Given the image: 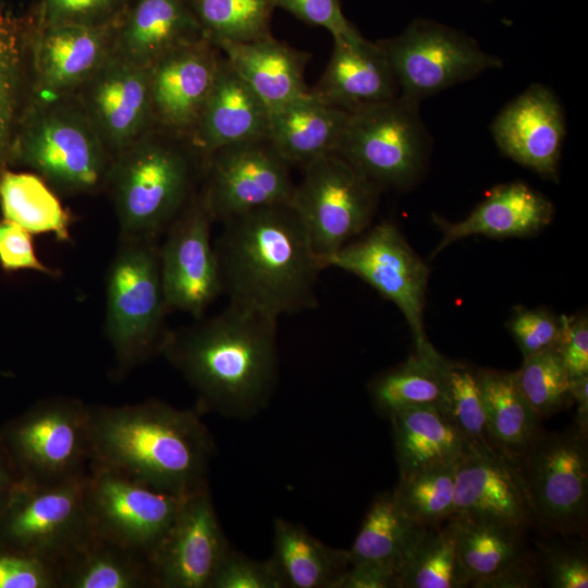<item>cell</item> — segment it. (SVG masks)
<instances>
[{
  "label": "cell",
  "instance_id": "1",
  "mask_svg": "<svg viewBox=\"0 0 588 588\" xmlns=\"http://www.w3.org/2000/svg\"><path fill=\"white\" fill-rule=\"evenodd\" d=\"M215 245L229 304L278 320L317 307L323 270L291 203L224 222Z\"/></svg>",
  "mask_w": 588,
  "mask_h": 588
},
{
  "label": "cell",
  "instance_id": "2",
  "mask_svg": "<svg viewBox=\"0 0 588 588\" xmlns=\"http://www.w3.org/2000/svg\"><path fill=\"white\" fill-rule=\"evenodd\" d=\"M275 319L228 305L215 317L168 332L161 353L197 394V409L248 418L277 383Z\"/></svg>",
  "mask_w": 588,
  "mask_h": 588
},
{
  "label": "cell",
  "instance_id": "3",
  "mask_svg": "<svg viewBox=\"0 0 588 588\" xmlns=\"http://www.w3.org/2000/svg\"><path fill=\"white\" fill-rule=\"evenodd\" d=\"M199 414L157 400L89 405V465L180 497L207 488L215 443Z\"/></svg>",
  "mask_w": 588,
  "mask_h": 588
},
{
  "label": "cell",
  "instance_id": "4",
  "mask_svg": "<svg viewBox=\"0 0 588 588\" xmlns=\"http://www.w3.org/2000/svg\"><path fill=\"white\" fill-rule=\"evenodd\" d=\"M167 313L156 238L121 236L107 275L105 319L119 373L161 353Z\"/></svg>",
  "mask_w": 588,
  "mask_h": 588
},
{
  "label": "cell",
  "instance_id": "5",
  "mask_svg": "<svg viewBox=\"0 0 588 588\" xmlns=\"http://www.w3.org/2000/svg\"><path fill=\"white\" fill-rule=\"evenodd\" d=\"M109 177L121 236L157 238L188 203L192 164L172 140L142 138L122 151Z\"/></svg>",
  "mask_w": 588,
  "mask_h": 588
},
{
  "label": "cell",
  "instance_id": "6",
  "mask_svg": "<svg viewBox=\"0 0 588 588\" xmlns=\"http://www.w3.org/2000/svg\"><path fill=\"white\" fill-rule=\"evenodd\" d=\"M88 413L81 400L49 397L0 427L23 483L52 485L88 471Z\"/></svg>",
  "mask_w": 588,
  "mask_h": 588
},
{
  "label": "cell",
  "instance_id": "7",
  "mask_svg": "<svg viewBox=\"0 0 588 588\" xmlns=\"http://www.w3.org/2000/svg\"><path fill=\"white\" fill-rule=\"evenodd\" d=\"M303 170L290 203L326 269L329 259L370 224L379 188L336 152Z\"/></svg>",
  "mask_w": 588,
  "mask_h": 588
},
{
  "label": "cell",
  "instance_id": "8",
  "mask_svg": "<svg viewBox=\"0 0 588 588\" xmlns=\"http://www.w3.org/2000/svg\"><path fill=\"white\" fill-rule=\"evenodd\" d=\"M336 154L379 189L411 186L427 154L418 103L397 96L350 112Z\"/></svg>",
  "mask_w": 588,
  "mask_h": 588
},
{
  "label": "cell",
  "instance_id": "9",
  "mask_svg": "<svg viewBox=\"0 0 588 588\" xmlns=\"http://www.w3.org/2000/svg\"><path fill=\"white\" fill-rule=\"evenodd\" d=\"M14 144L22 163L63 192H91L109 176L108 147L84 109L47 105Z\"/></svg>",
  "mask_w": 588,
  "mask_h": 588
},
{
  "label": "cell",
  "instance_id": "10",
  "mask_svg": "<svg viewBox=\"0 0 588 588\" xmlns=\"http://www.w3.org/2000/svg\"><path fill=\"white\" fill-rule=\"evenodd\" d=\"M378 44L392 68L399 96L417 103L502 65L461 32L422 19Z\"/></svg>",
  "mask_w": 588,
  "mask_h": 588
},
{
  "label": "cell",
  "instance_id": "11",
  "mask_svg": "<svg viewBox=\"0 0 588 588\" xmlns=\"http://www.w3.org/2000/svg\"><path fill=\"white\" fill-rule=\"evenodd\" d=\"M184 498L89 465L85 502L90 530L149 558L172 526Z\"/></svg>",
  "mask_w": 588,
  "mask_h": 588
},
{
  "label": "cell",
  "instance_id": "12",
  "mask_svg": "<svg viewBox=\"0 0 588 588\" xmlns=\"http://www.w3.org/2000/svg\"><path fill=\"white\" fill-rule=\"evenodd\" d=\"M331 267L358 277L392 302L404 315L417 352L432 346L424 329L429 270L394 223L383 221L346 244L329 259Z\"/></svg>",
  "mask_w": 588,
  "mask_h": 588
},
{
  "label": "cell",
  "instance_id": "13",
  "mask_svg": "<svg viewBox=\"0 0 588 588\" xmlns=\"http://www.w3.org/2000/svg\"><path fill=\"white\" fill-rule=\"evenodd\" d=\"M87 473L52 485L21 482L0 515V542L57 563L90 532Z\"/></svg>",
  "mask_w": 588,
  "mask_h": 588
},
{
  "label": "cell",
  "instance_id": "14",
  "mask_svg": "<svg viewBox=\"0 0 588 588\" xmlns=\"http://www.w3.org/2000/svg\"><path fill=\"white\" fill-rule=\"evenodd\" d=\"M535 518L558 531L580 526L587 513V433L577 427L541 434L519 458Z\"/></svg>",
  "mask_w": 588,
  "mask_h": 588
},
{
  "label": "cell",
  "instance_id": "15",
  "mask_svg": "<svg viewBox=\"0 0 588 588\" xmlns=\"http://www.w3.org/2000/svg\"><path fill=\"white\" fill-rule=\"evenodd\" d=\"M201 194L213 221L224 222L259 208L290 203L295 184L291 166L269 138L242 143L206 156Z\"/></svg>",
  "mask_w": 588,
  "mask_h": 588
},
{
  "label": "cell",
  "instance_id": "16",
  "mask_svg": "<svg viewBox=\"0 0 588 588\" xmlns=\"http://www.w3.org/2000/svg\"><path fill=\"white\" fill-rule=\"evenodd\" d=\"M212 222L200 194L168 228L159 259L169 313L176 310L200 319L222 293L219 260L210 237Z\"/></svg>",
  "mask_w": 588,
  "mask_h": 588
},
{
  "label": "cell",
  "instance_id": "17",
  "mask_svg": "<svg viewBox=\"0 0 588 588\" xmlns=\"http://www.w3.org/2000/svg\"><path fill=\"white\" fill-rule=\"evenodd\" d=\"M230 549L208 487L185 497L150 556L156 588H211Z\"/></svg>",
  "mask_w": 588,
  "mask_h": 588
},
{
  "label": "cell",
  "instance_id": "18",
  "mask_svg": "<svg viewBox=\"0 0 588 588\" xmlns=\"http://www.w3.org/2000/svg\"><path fill=\"white\" fill-rule=\"evenodd\" d=\"M454 516L523 528L535 518L518 463L495 449L468 445L456 467Z\"/></svg>",
  "mask_w": 588,
  "mask_h": 588
},
{
  "label": "cell",
  "instance_id": "19",
  "mask_svg": "<svg viewBox=\"0 0 588 588\" xmlns=\"http://www.w3.org/2000/svg\"><path fill=\"white\" fill-rule=\"evenodd\" d=\"M222 53L207 38L182 45L149 66L154 120L192 135L213 86Z\"/></svg>",
  "mask_w": 588,
  "mask_h": 588
},
{
  "label": "cell",
  "instance_id": "20",
  "mask_svg": "<svg viewBox=\"0 0 588 588\" xmlns=\"http://www.w3.org/2000/svg\"><path fill=\"white\" fill-rule=\"evenodd\" d=\"M84 111L108 148L126 150L154 120L149 66L110 56L86 83Z\"/></svg>",
  "mask_w": 588,
  "mask_h": 588
},
{
  "label": "cell",
  "instance_id": "21",
  "mask_svg": "<svg viewBox=\"0 0 588 588\" xmlns=\"http://www.w3.org/2000/svg\"><path fill=\"white\" fill-rule=\"evenodd\" d=\"M491 131L505 156L556 180L565 122L562 107L548 87L535 84L527 88L498 114Z\"/></svg>",
  "mask_w": 588,
  "mask_h": 588
},
{
  "label": "cell",
  "instance_id": "22",
  "mask_svg": "<svg viewBox=\"0 0 588 588\" xmlns=\"http://www.w3.org/2000/svg\"><path fill=\"white\" fill-rule=\"evenodd\" d=\"M109 33V23H40L33 44V59L44 100H57L96 74L111 56Z\"/></svg>",
  "mask_w": 588,
  "mask_h": 588
},
{
  "label": "cell",
  "instance_id": "23",
  "mask_svg": "<svg viewBox=\"0 0 588 588\" xmlns=\"http://www.w3.org/2000/svg\"><path fill=\"white\" fill-rule=\"evenodd\" d=\"M310 93L350 113L397 97L399 87L378 41L359 36L334 41L327 68Z\"/></svg>",
  "mask_w": 588,
  "mask_h": 588
},
{
  "label": "cell",
  "instance_id": "24",
  "mask_svg": "<svg viewBox=\"0 0 588 588\" xmlns=\"http://www.w3.org/2000/svg\"><path fill=\"white\" fill-rule=\"evenodd\" d=\"M271 112L222 56L217 76L191 135L203 154L269 138Z\"/></svg>",
  "mask_w": 588,
  "mask_h": 588
},
{
  "label": "cell",
  "instance_id": "25",
  "mask_svg": "<svg viewBox=\"0 0 588 588\" xmlns=\"http://www.w3.org/2000/svg\"><path fill=\"white\" fill-rule=\"evenodd\" d=\"M216 46L270 112L310 90L305 83L310 53L297 50L271 34L253 41Z\"/></svg>",
  "mask_w": 588,
  "mask_h": 588
},
{
  "label": "cell",
  "instance_id": "26",
  "mask_svg": "<svg viewBox=\"0 0 588 588\" xmlns=\"http://www.w3.org/2000/svg\"><path fill=\"white\" fill-rule=\"evenodd\" d=\"M553 212L551 201L525 183L499 185L463 220L453 223L444 220L438 222L442 235L433 256L450 244L471 235H532L551 222Z\"/></svg>",
  "mask_w": 588,
  "mask_h": 588
},
{
  "label": "cell",
  "instance_id": "27",
  "mask_svg": "<svg viewBox=\"0 0 588 588\" xmlns=\"http://www.w3.org/2000/svg\"><path fill=\"white\" fill-rule=\"evenodd\" d=\"M206 38L191 0H136L117 39V56L144 66L182 45Z\"/></svg>",
  "mask_w": 588,
  "mask_h": 588
},
{
  "label": "cell",
  "instance_id": "28",
  "mask_svg": "<svg viewBox=\"0 0 588 588\" xmlns=\"http://www.w3.org/2000/svg\"><path fill=\"white\" fill-rule=\"evenodd\" d=\"M348 112L309 93L271 112L269 139L290 166L302 169L339 149Z\"/></svg>",
  "mask_w": 588,
  "mask_h": 588
},
{
  "label": "cell",
  "instance_id": "29",
  "mask_svg": "<svg viewBox=\"0 0 588 588\" xmlns=\"http://www.w3.org/2000/svg\"><path fill=\"white\" fill-rule=\"evenodd\" d=\"M56 565L59 588H156L149 556L91 530Z\"/></svg>",
  "mask_w": 588,
  "mask_h": 588
},
{
  "label": "cell",
  "instance_id": "30",
  "mask_svg": "<svg viewBox=\"0 0 588 588\" xmlns=\"http://www.w3.org/2000/svg\"><path fill=\"white\" fill-rule=\"evenodd\" d=\"M400 475L458 461L468 442L434 406H416L389 416Z\"/></svg>",
  "mask_w": 588,
  "mask_h": 588
},
{
  "label": "cell",
  "instance_id": "31",
  "mask_svg": "<svg viewBox=\"0 0 588 588\" xmlns=\"http://www.w3.org/2000/svg\"><path fill=\"white\" fill-rule=\"evenodd\" d=\"M273 546L271 559L284 587L333 588L351 563L348 550L328 547L284 518L274 520Z\"/></svg>",
  "mask_w": 588,
  "mask_h": 588
},
{
  "label": "cell",
  "instance_id": "32",
  "mask_svg": "<svg viewBox=\"0 0 588 588\" xmlns=\"http://www.w3.org/2000/svg\"><path fill=\"white\" fill-rule=\"evenodd\" d=\"M489 436L503 454L519 458L540 433V418L519 391L513 372L476 370Z\"/></svg>",
  "mask_w": 588,
  "mask_h": 588
},
{
  "label": "cell",
  "instance_id": "33",
  "mask_svg": "<svg viewBox=\"0 0 588 588\" xmlns=\"http://www.w3.org/2000/svg\"><path fill=\"white\" fill-rule=\"evenodd\" d=\"M427 526L411 518L392 492L375 498L351 547L350 564H373L399 571Z\"/></svg>",
  "mask_w": 588,
  "mask_h": 588
},
{
  "label": "cell",
  "instance_id": "34",
  "mask_svg": "<svg viewBox=\"0 0 588 588\" xmlns=\"http://www.w3.org/2000/svg\"><path fill=\"white\" fill-rule=\"evenodd\" d=\"M444 362L432 346L375 378L369 385L375 408L387 417L416 406L440 411L445 389Z\"/></svg>",
  "mask_w": 588,
  "mask_h": 588
},
{
  "label": "cell",
  "instance_id": "35",
  "mask_svg": "<svg viewBox=\"0 0 588 588\" xmlns=\"http://www.w3.org/2000/svg\"><path fill=\"white\" fill-rule=\"evenodd\" d=\"M0 207L3 219L32 234L48 233L60 242L70 241V215L45 182L34 174L3 171Z\"/></svg>",
  "mask_w": 588,
  "mask_h": 588
},
{
  "label": "cell",
  "instance_id": "36",
  "mask_svg": "<svg viewBox=\"0 0 588 588\" xmlns=\"http://www.w3.org/2000/svg\"><path fill=\"white\" fill-rule=\"evenodd\" d=\"M427 526L399 571V588H464L470 578L456 548L453 518Z\"/></svg>",
  "mask_w": 588,
  "mask_h": 588
},
{
  "label": "cell",
  "instance_id": "37",
  "mask_svg": "<svg viewBox=\"0 0 588 588\" xmlns=\"http://www.w3.org/2000/svg\"><path fill=\"white\" fill-rule=\"evenodd\" d=\"M460 561L470 585L489 578L525 559L520 531L515 526L476 523L452 516Z\"/></svg>",
  "mask_w": 588,
  "mask_h": 588
},
{
  "label": "cell",
  "instance_id": "38",
  "mask_svg": "<svg viewBox=\"0 0 588 588\" xmlns=\"http://www.w3.org/2000/svg\"><path fill=\"white\" fill-rule=\"evenodd\" d=\"M458 461L400 475L392 491L400 507L415 522L425 526L446 522L454 514Z\"/></svg>",
  "mask_w": 588,
  "mask_h": 588
},
{
  "label": "cell",
  "instance_id": "39",
  "mask_svg": "<svg viewBox=\"0 0 588 588\" xmlns=\"http://www.w3.org/2000/svg\"><path fill=\"white\" fill-rule=\"evenodd\" d=\"M207 39L221 42L253 41L270 35L274 0H191Z\"/></svg>",
  "mask_w": 588,
  "mask_h": 588
},
{
  "label": "cell",
  "instance_id": "40",
  "mask_svg": "<svg viewBox=\"0 0 588 588\" xmlns=\"http://www.w3.org/2000/svg\"><path fill=\"white\" fill-rule=\"evenodd\" d=\"M444 378V397L440 411L469 445L498 450L489 436L476 370L445 359Z\"/></svg>",
  "mask_w": 588,
  "mask_h": 588
},
{
  "label": "cell",
  "instance_id": "41",
  "mask_svg": "<svg viewBox=\"0 0 588 588\" xmlns=\"http://www.w3.org/2000/svg\"><path fill=\"white\" fill-rule=\"evenodd\" d=\"M513 375L519 391L540 419L573 403L572 378L556 347L524 357L520 368Z\"/></svg>",
  "mask_w": 588,
  "mask_h": 588
},
{
  "label": "cell",
  "instance_id": "42",
  "mask_svg": "<svg viewBox=\"0 0 588 588\" xmlns=\"http://www.w3.org/2000/svg\"><path fill=\"white\" fill-rule=\"evenodd\" d=\"M23 78V39L19 24L0 8V175L13 146Z\"/></svg>",
  "mask_w": 588,
  "mask_h": 588
},
{
  "label": "cell",
  "instance_id": "43",
  "mask_svg": "<svg viewBox=\"0 0 588 588\" xmlns=\"http://www.w3.org/2000/svg\"><path fill=\"white\" fill-rule=\"evenodd\" d=\"M0 588H59L57 565L0 542Z\"/></svg>",
  "mask_w": 588,
  "mask_h": 588
},
{
  "label": "cell",
  "instance_id": "44",
  "mask_svg": "<svg viewBox=\"0 0 588 588\" xmlns=\"http://www.w3.org/2000/svg\"><path fill=\"white\" fill-rule=\"evenodd\" d=\"M507 328L523 357L556 347L562 335V320L543 309L517 307Z\"/></svg>",
  "mask_w": 588,
  "mask_h": 588
},
{
  "label": "cell",
  "instance_id": "45",
  "mask_svg": "<svg viewBox=\"0 0 588 588\" xmlns=\"http://www.w3.org/2000/svg\"><path fill=\"white\" fill-rule=\"evenodd\" d=\"M211 588H284V583L272 559L256 561L231 548Z\"/></svg>",
  "mask_w": 588,
  "mask_h": 588
},
{
  "label": "cell",
  "instance_id": "46",
  "mask_svg": "<svg viewBox=\"0 0 588 588\" xmlns=\"http://www.w3.org/2000/svg\"><path fill=\"white\" fill-rule=\"evenodd\" d=\"M281 8L302 22L320 26L333 37V41L357 38L360 33L345 17L340 0H274Z\"/></svg>",
  "mask_w": 588,
  "mask_h": 588
},
{
  "label": "cell",
  "instance_id": "47",
  "mask_svg": "<svg viewBox=\"0 0 588 588\" xmlns=\"http://www.w3.org/2000/svg\"><path fill=\"white\" fill-rule=\"evenodd\" d=\"M121 0H41L40 17L44 24L109 23Z\"/></svg>",
  "mask_w": 588,
  "mask_h": 588
},
{
  "label": "cell",
  "instance_id": "48",
  "mask_svg": "<svg viewBox=\"0 0 588 588\" xmlns=\"http://www.w3.org/2000/svg\"><path fill=\"white\" fill-rule=\"evenodd\" d=\"M0 266L8 271L33 270L53 274L37 257L32 233L13 221L0 220Z\"/></svg>",
  "mask_w": 588,
  "mask_h": 588
},
{
  "label": "cell",
  "instance_id": "49",
  "mask_svg": "<svg viewBox=\"0 0 588 588\" xmlns=\"http://www.w3.org/2000/svg\"><path fill=\"white\" fill-rule=\"evenodd\" d=\"M543 564L550 587H588V561L583 552L560 546H547L543 548Z\"/></svg>",
  "mask_w": 588,
  "mask_h": 588
},
{
  "label": "cell",
  "instance_id": "50",
  "mask_svg": "<svg viewBox=\"0 0 588 588\" xmlns=\"http://www.w3.org/2000/svg\"><path fill=\"white\" fill-rule=\"evenodd\" d=\"M562 335L556 346L571 378L588 375V322L585 316H561Z\"/></svg>",
  "mask_w": 588,
  "mask_h": 588
},
{
  "label": "cell",
  "instance_id": "51",
  "mask_svg": "<svg viewBox=\"0 0 588 588\" xmlns=\"http://www.w3.org/2000/svg\"><path fill=\"white\" fill-rule=\"evenodd\" d=\"M333 588H399V576L384 566L350 564Z\"/></svg>",
  "mask_w": 588,
  "mask_h": 588
},
{
  "label": "cell",
  "instance_id": "52",
  "mask_svg": "<svg viewBox=\"0 0 588 588\" xmlns=\"http://www.w3.org/2000/svg\"><path fill=\"white\" fill-rule=\"evenodd\" d=\"M536 572L527 558L499 574L471 585L474 588H528L534 587Z\"/></svg>",
  "mask_w": 588,
  "mask_h": 588
},
{
  "label": "cell",
  "instance_id": "53",
  "mask_svg": "<svg viewBox=\"0 0 588 588\" xmlns=\"http://www.w3.org/2000/svg\"><path fill=\"white\" fill-rule=\"evenodd\" d=\"M21 482L0 432V515Z\"/></svg>",
  "mask_w": 588,
  "mask_h": 588
},
{
  "label": "cell",
  "instance_id": "54",
  "mask_svg": "<svg viewBox=\"0 0 588 588\" xmlns=\"http://www.w3.org/2000/svg\"><path fill=\"white\" fill-rule=\"evenodd\" d=\"M572 401L577 405L576 427L587 433L588 429V375L571 379Z\"/></svg>",
  "mask_w": 588,
  "mask_h": 588
},
{
  "label": "cell",
  "instance_id": "55",
  "mask_svg": "<svg viewBox=\"0 0 588 588\" xmlns=\"http://www.w3.org/2000/svg\"><path fill=\"white\" fill-rule=\"evenodd\" d=\"M486 1H488V0H486Z\"/></svg>",
  "mask_w": 588,
  "mask_h": 588
}]
</instances>
